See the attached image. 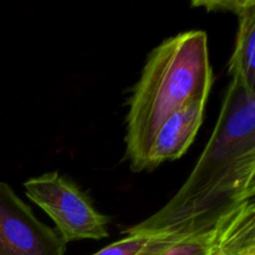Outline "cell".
<instances>
[{
    "instance_id": "obj_1",
    "label": "cell",
    "mask_w": 255,
    "mask_h": 255,
    "mask_svg": "<svg viewBox=\"0 0 255 255\" xmlns=\"http://www.w3.org/2000/svg\"><path fill=\"white\" fill-rule=\"evenodd\" d=\"M255 91L232 77L221 114L193 171L162 207L126 236H203L254 202Z\"/></svg>"
},
{
    "instance_id": "obj_6",
    "label": "cell",
    "mask_w": 255,
    "mask_h": 255,
    "mask_svg": "<svg viewBox=\"0 0 255 255\" xmlns=\"http://www.w3.org/2000/svg\"><path fill=\"white\" fill-rule=\"evenodd\" d=\"M236 47L229 59L228 70L251 91H255V2L248 5L238 15Z\"/></svg>"
},
{
    "instance_id": "obj_8",
    "label": "cell",
    "mask_w": 255,
    "mask_h": 255,
    "mask_svg": "<svg viewBox=\"0 0 255 255\" xmlns=\"http://www.w3.org/2000/svg\"><path fill=\"white\" fill-rule=\"evenodd\" d=\"M149 239L151 237L147 236H126L92 255H138Z\"/></svg>"
},
{
    "instance_id": "obj_7",
    "label": "cell",
    "mask_w": 255,
    "mask_h": 255,
    "mask_svg": "<svg viewBox=\"0 0 255 255\" xmlns=\"http://www.w3.org/2000/svg\"><path fill=\"white\" fill-rule=\"evenodd\" d=\"M214 241V231L203 236L173 238L151 237L138 255H209Z\"/></svg>"
},
{
    "instance_id": "obj_2",
    "label": "cell",
    "mask_w": 255,
    "mask_h": 255,
    "mask_svg": "<svg viewBox=\"0 0 255 255\" xmlns=\"http://www.w3.org/2000/svg\"><path fill=\"white\" fill-rule=\"evenodd\" d=\"M212 84L204 31L181 32L149 52L128 101L125 142L132 171L147 169L149 151L162 125L194 100L208 99Z\"/></svg>"
},
{
    "instance_id": "obj_5",
    "label": "cell",
    "mask_w": 255,
    "mask_h": 255,
    "mask_svg": "<svg viewBox=\"0 0 255 255\" xmlns=\"http://www.w3.org/2000/svg\"><path fill=\"white\" fill-rule=\"evenodd\" d=\"M207 100H194L162 125L149 151L147 169L186 153L202 126Z\"/></svg>"
},
{
    "instance_id": "obj_4",
    "label": "cell",
    "mask_w": 255,
    "mask_h": 255,
    "mask_svg": "<svg viewBox=\"0 0 255 255\" xmlns=\"http://www.w3.org/2000/svg\"><path fill=\"white\" fill-rule=\"evenodd\" d=\"M66 243L0 182V255H65Z\"/></svg>"
},
{
    "instance_id": "obj_9",
    "label": "cell",
    "mask_w": 255,
    "mask_h": 255,
    "mask_svg": "<svg viewBox=\"0 0 255 255\" xmlns=\"http://www.w3.org/2000/svg\"><path fill=\"white\" fill-rule=\"evenodd\" d=\"M249 0H202L193 1V6L206 7L208 11H226L238 15L248 5Z\"/></svg>"
},
{
    "instance_id": "obj_3",
    "label": "cell",
    "mask_w": 255,
    "mask_h": 255,
    "mask_svg": "<svg viewBox=\"0 0 255 255\" xmlns=\"http://www.w3.org/2000/svg\"><path fill=\"white\" fill-rule=\"evenodd\" d=\"M25 194L56 226L65 243L109 237V218L100 213L89 197L59 172L32 177L24 183Z\"/></svg>"
}]
</instances>
